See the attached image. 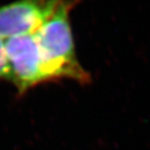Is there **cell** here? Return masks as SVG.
Listing matches in <instances>:
<instances>
[{"instance_id": "obj_1", "label": "cell", "mask_w": 150, "mask_h": 150, "mask_svg": "<svg viewBox=\"0 0 150 150\" xmlns=\"http://www.w3.org/2000/svg\"><path fill=\"white\" fill-rule=\"evenodd\" d=\"M78 0H64L35 35L47 72L52 81L69 79L81 84L91 81L80 63L70 22L71 11Z\"/></svg>"}, {"instance_id": "obj_2", "label": "cell", "mask_w": 150, "mask_h": 150, "mask_svg": "<svg viewBox=\"0 0 150 150\" xmlns=\"http://www.w3.org/2000/svg\"><path fill=\"white\" fill-rule=\"evenodd\" d=\"M5 45L11 71V83L16 87L18 96L40 84L52 81L35 35L6 39Z\"/></svg>"}, {"instance_id": "obj_3", "label": "cell", "mask_w": 150, "mask_h": 150, "mask_svg": "<svg viewBox=\"0 0 150 150\" xmlns=\"http://www.w3.org/2000/svg\"><path fill=\"white\" fill-rule=\"evenodd\" d=\"M64 0H16L0 6V38L34 35Z\"/></svg>"}, {"instance_id": "obj_4", "label": "cell", "mask_w": 150, "mask_h": 150, "mask_svg": "<svg viewBox=\"0 0 150 150\" xmlns=\"http://www.w3.org/2000/svg\"><path fill=\"white\" fill-rule=\"evenodd\" d=\"M0 80L11 82V71L6 55L5 40L0 38Z\"/></svg>"}]
</instances>
